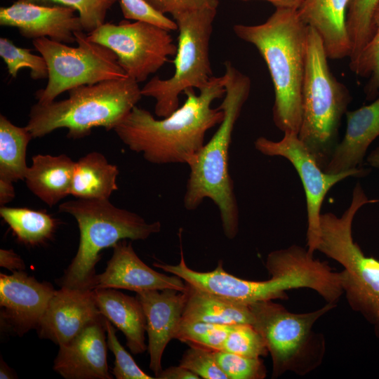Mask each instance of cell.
Instances as JSON below:
<instances>
[{"label":"cell","mask_w":379,"mask_h":379,"mask_svg":"<svg viewBox=\"0 0 379 379\" xmlns=\"http://www.w3.org/2000/svg\"><path fill=\"white\" fill-rule=\"evenodd\" d=\"M199 91L197 95L194 88L186 90L184 104L160 120L135 106L113 130L149 163L189 165L204 145L206 132L223 119V111L211 106L225 94L223 76H213Z\"/></svg>","instance_id":"cell-1"},{"label":"cell","mask_w":379,"mask_h":379,"mask_svg":"<svg viewBox=\"0 0 379 379\" xmlns=\"http://www.w3.org/2000/svg\"><path fill=\"white\" fill-rule=\"evenodd\" d=\"M233 32L239 39L255 47L267 67L274 93V125L283 133L298 134L308 26L298 11L275 8L264 22L236 24Z\"/></svg>","instance_id":"cell-2"},{"label":"cell","mask_w":379,"mask_h":379,"mask_svg":"<svg viewBox=\"0 0 379 379\" xmlns=\"http://www.w3.org/2000/svg\"><path fill=\"white\" fill-rule=\"evenodd\" d=\"M225 94L218 107L224 117L212 138L188 165L190 174L183 198L189 211L197 209L210 199L220 211L223 232L230 239L239 231V208L233 180L229 171V149L234 126L251 88L249 77L230 61L224 62Z\"/></svg>","instance_id":"cell-3"},{"label":"cell","mask_w":379,"mask_h":379,"mask_svg":"<svg viewBox=\"0 0 379 379\" xmlns=\"http://www.w3.org/2000/svg\"><path fill=\"white\" fill-rule=\"evenodd\" d=\"M68 94L65 100L31 107L26 128L33 138L62 128L70 139L86 137L95 127L114 129L142 96L138 82L128 77L79 86Z\"/></svg>","instance_id":"cell-4"},{"label":"cell","mask_w":379,"mask_h":379,"mask_svg":"<svg viewBox=\"0 0 379 379\" xmlns=\"http://www.w3.org/2000/svg\"><path fill=\"white\" fill-rule=\"evenodd\" d=\"M58 210L74 218L80 232L77 254L60 279L61 286L93 290L103 249L124 239L145 240L161 228L159 221L147 222L109 199H77L62 202Z\"/></svg>","instance_id":"cell-5"},{"label":"cell","mask_w":379,"mask_h":379,"mask_svg":"<svg viewBox=\"0 0 379 379\" xmlns=\"http://www.w3.org/2000/svg\"><path fill=\"white\" fill-rule=\"evenodd\" d=\"M322 41L308 26L299 139L322 170L339 143L341 119L352 97L332 73Z\"/></svg>","instance_id":"cell-6"},{"label":"cell","mask_w":379,"mask_h":379,"mask_svg":"<svg viewBox=\"0 0 379 379\" xmlns=\"http://www.w3.org/2000/svg\"><path fill=\"white\" fill-rule=\"evenodd\" d=\"M377 201L368 199L357 182L350 204L341 216L331 212L321 214L317 251L343 266L342 287L347 303L372 326L379 339V260L366 256L352 236L357 213L364 205Z\"/></svg>","instance_id":"cell-7"},{"label":"cell","mask_w":379,"mask_h":379,"mask_svg":"<svg viewBox=\"0 0 379 379\" xmlns=\"http://www.w3.org/2000/svg\"><path fill=\"white\" fill-rule=\"evenodd\" d=\"M248 305L253 316L252 325L263 338L272 358V378L286 372L305 376L321 365L326 339L314 326L337 304L326 302L322 307L306 313L289 312L273 300Z\"/></svg>","instance_id":"cell-8"},{"label":"cell","mask_w":379,"mask_h":379,"mask_svg":"<svg viewBox=\"0 0 379 379\" xmlns=\"http://www.w3.org/2000/svg\"><path fill=\"white\" fill-rule=\"evenodd\" d=\"M217 9H202L173 16L178 37L175 72L166 79L155 76L141 88L142 96L155 100L154 112L166 117L179 107V97L190 88H201L213 76L209 44Z\"/></svg>","instance_id":"cell-9"},{"label":"cell","mask_w":379,"mask_h":379,"mask_svg":"<svg viewBox=\"0 0 379 379\" xmlns=\"http://www.w3.org/2000/svg\"><path fill=\"white\" fill-rule=\"evenodd\" d=\"M74 36L77 47L47 37L32 40L48 69L47 85L35 93L37 102H51L64 91L79 86L127 77L112 50L90 41L84 31L76 32Z\"/></svg>","instance_id":"cell-10"},{"label":"cell","mask_w":379,"mask_h":379,"mask_svg":"<svg viewBox=\"0 0 379 379\" xmlns=\"http://www.w3.org/2000/svg\"><path fill=\"white\" fill-rule=\"evenodd\" d=\"M87 35L90 41L112 50L126 76L138 83L157 72L177 51L169 31L143 22H105Z\"/></svg>","instance_id":"cell-11"},{"label":"cell","mask_w":379,"mask_h":379,"mask_svg":"<svg viewBox=\"0 0 379 379\" xmlns=\"http://www.w3.org/2000/svg\"><path fill=\"white\" fill-rule=\"evenodd\" d=\"M254 146L265 156L285 158L298 174L306 198L307 251L314 255L319 244L321 208L327 193L335 185L349 177L366 176L370 169L362 167L338 173H326L295 133H284L279 141L260 136L255 140Z\"/></svg>","instance_id":"cell-12"},{"label":"cell","mask_w":379,"mask_h":379,"mask_svg":"<svg viewBox=\"0 0 379 379\" xmlns=\"http://www.w3.org/2000/svg\"><path fill=\"white\" fill-rule=\"evenodd\" d=\"M56 290L24 270L0 274V320L6 330L22 336L36 329Z\"/></svg>","instance_id":"cell-13"},{"label":"cell","mask_w":379,"mask_h":379,"mask_svg":"<svg viewBox=\"0 0 379 379\" xmlns=\"http://www.w3.org/2000/svg\"><path fill=\"white\" fill-rule=\"evenodd\" d=\"M76 11L63 5L48 6L18 0L9 6L0 8V25L16 27L27 39L47 37L72 44L76 41L74 33L84 31Z\"/></svg>","instance_id":"cell-14"},{"label":"cell","mask_w":379,"mask_h":379,"mask_svg":"<svg viewBox=\"0 0 379 379\" xmlns=\"http://www.w3.org/2000/svg\"><path fill=\"white\" fill-rule=\"evenodd\" d=\"M59 346L53 370L65 379H112L107 361V332L102 315Z\"/></svg>","instance_id":"cell-15"},{"label":"cell","mask_w":379,"mask_h":379,"mask_svg":"<svg viewBox=\"0 0 379 379\" xmlns=\"http://www.w3.org/2000/svg\"><path fill=\"white\" fill-rule=\"evenodd\" d=\"M101 316L93 290L61 286L51 298L36 330L41 338L60 345Z\"/></svg>","instance_id":"cell-16"},{"label":"cell","mask_w":379,"mask_h":379,"mask_svg":"<svg viewBox=\"0 0 379 379\" xmlns=\"http://www.w3.org/2000/svg\"><path fill=\"white\" fill-rule=\"evenodd\" d=\"M112 248L113 254L105 272L95 277L94 288H119L136 293L166 288L186 291V283L181 277L161 274L147 266L126 239Z\"/></svg>","instance_id":"cell-17"},{"label":"cell","mask_w":379,"mask_h":379,"mask_svg":"<svg viewBox=\"0 0 379 379\" xmlns=\"http://www.w3.org/2000/svg\"><path fill=\"white\" fill-rule=\"evenodd\" d=\"M146 319L149 368L156 377L163 369L162 355L175 337L186 302V292L173 288L136 293Z\"/></svg>","instance_id":"cell-18"},{"label":"cell","mask_w":379,"mask_h":379,"mask_svg":"<svg viewBox=\"0 0 379 379\" xmlns=\"http://www.w3.org/2000/svg\"><path fill=\"white\" fill-rule=\"evenodd\" d=\"M346 129L324 171L338 173L363 167L366 152L379 137V95L371 103L347 111Z\"/></svg>","instance_id":"cell-19"},{"label":"cell","mask_w":379,"mask_h":379,"mask_svg":"<svg viewBox=\"0 0 379 379\" xmlns=\"http://www.w3.org/2000/svg\"><path fill=\"white\" fill-rule=\"evenodd\" d=\"M350 0H304L298 10L301 20L320 36L328 59L348 58L351 46L347 29Z\"/></svg>","instance_id":"cell-20"},{"label":"cell","mask_w":379,"mask_h":379,"mask_svg":"<svg viewBox=\"0 0 379 379\" xmlns=\"http://www.w3.org/2000/svg\"><path fill=\"white\" fill-rule=\"evenodd\" d=\"M93 290L100 314L124 334L131 353L140 354L145 352L146 319L138 298L116 288Z\"/></svg>","instance_id":"cell-21"},{"label":"cell","mask_w":379,"mask_h":379,"mask_svg":"<svg viewBox=\"0 0 379 379\" xmlns=\"http://www.w3.org/2000/svg\"><path fill=\"white\" fill-rule=\"evenodd\" d=\"M74 166L66 154H38L32 157L24 180L35 196L52 207L70 194Z\"/></svg>","instance_id":"cell-22"},{"label":"cell","mask_w":379,"mask_h":379,"mask_svg":"<svg viewBox=\"0 0 379 379\" xmlns=\"http://www.w3.org/2000/svg\"><path fill=\"white\" fill-rule=\"evenodd\" d=\"M186 285V302L181 320L223 325L253 324L249 305L221 298L187 283Z\"/></svg>","instance_id":"cell-23"},{"label":"cell","mask_w":379,"mask_h":379,"mask_svg":"<svg viewBox=\"0 0 379 379\" xmlns=\"http://www.w3.org/2000/svg\"><path fill=\"white\" fill-rule=\"evenodd\" d=\"M117 166L98 152H91L75 162L70 194L77 199H109L118 190Z\"/></svg>","instance_id":"cell-24"},{"label":"cell","mask_w":379,"mask_h":379,"mask_svg":"<svg viewBox=\"0 0 379 379\" xmlns=\"http://www.w3.org/2000/svg\"><path fill=\"white\" fill-rule=\"evenodd\" d=\"M33 138L28 129L0 115V178L16 182L25 179L29 166L27 148Z\"/></svg>","instance_id":"cell-25"},{"label":"cell","mask_w":379,"mask_h":379,"mask_svg":"<svg viewBox=\"0 0 379 379\" xmlns=\"http://www.w3.org/2000/svg\"><path fill=\"white\" fill-rule=\"evenodd\" d=\"M0 215L17 239L27 246L41 245L52 238L58 220L45 211L1 206Z\"/></svg>","instance_id":"cell-26"},{"label":"cell","mask_w":379,"mask_h":379,"mask_svg":"<svg viewBox=\"0 0 379 379\" xmlns=\"http://www.w3.org/2000/svg\"><path fill=\"white\" fill-rule=\"evenodd\" d=\"M379 0H350L347 13V29L351 53L350 62L354 61L373 32V16Z\"/></svg>","instance_id":"cell-27"},{"label":"cell","mask_w":379,"mask_h":379,"mask_svg":"<svg viewBox=\"0 0 379 379\" xmlns=\"http://www.w3.org/2000/svg\"><path fill=\"white\" fill-rule=\"evenodd\" d=\"M373 32L357 58L350 62L351 71L361 77L369 78L364 92L367 100L379 95V4L373 16Z\"/></svg>","instance_id":"cell-28"},{"label":"cell","mask_w":379,"mask_h":379,"mask_svg":"<svg viewBox=\"0 0 379 379\" xmlns=\"http://www.w3.org/2000/svg\"><path fill=\"white\" fill-rule=\"evenodd\" d=\"M232 326L180 320L174 338L187 345L195 344L213 350H222Z\"/></svg>","instance_id":"cell-29"},{"label":"cell","mask_w":379,"mask_h":379,"mask_svg":"<svg viewBox=\"0 0 379 379\" xmlns=\"http://www.w3.org/2000/svg\"><path fill=\"white\" fill-rule=\"evenodd\" d=\"M0 56L13 78L23 67L30 69V77L34 80L48 78V66L42 55L32 53L29 48L18 47L6 38H0Z\"/></svg>","instance_id":"cell-30"},{"label":"cell","mask_w":379,"mask_h":379,"mask_svg":"<svg viewBox=\"0 0 379 379\" xmlns=\"http://www.w3.org/2000/svg\"><path fill=\"white\" fill-rule=\"evenodd\" d=\"M222 350L252 358L266 357L269 353L262 335L248 324L232 326Z\"/></svg>","instance_id":"cell-31"},{"label":"cell","mask_w":379,"mask_h":379,"mask_svg":"<svg viewBox=\"0 0 379 379\" xmlns=\"http://www.w3.org/2000/svg\"><path fill=\"white\" fill-rule=\"evenodd\" d=\"M215 361L228 379H264L267 369L263 361L224 350H215Z\"/></svg>","instance_id":"cell-32"},{"label":"cell","mask_w":379,"mask_h":379,"mask_svg":"<svg viewBox=\"0 0 379 379\" xmlns=\"http://www.w3.org/2000/svg\"><path fill=\"white\" fill-rule=\"evenodd\" d=\"M39 4L51 1L74 8L80 17L84 31L88 34L105 23L107 11L119 0H22Z\"/></svg>","instance_id":"cell-33"},{"label":"cell","mask_w":379,"mask_h":379,"mask_svg":"<svg viewBox=\"0 0 379 379\" xmlns=\"http://www.w3.org/2000/svg\"><path fill=\"white\" fill-rule=\"evenodd\" d=\"M108 348L112 352L115 361L112 373L117 379H154L145 373L133 358L119 343L112 324L105 318Z\"/></svg>","instance_id":"cell-34"},{"label":"cell","mask_w":379,"mask_h":379,"mask_svg":"<svg viewBox=\"0 0 379 379\" xmlns=\"http://www.w3.org/2000/svg\"><path fill=\"white\" fill-rule=\"evenodd\" d=\"M188 346L190 347L183 353L180 361V366L189 369L201 378L228 379L215 361V350L195 344H188Z\"/></svg>","instance_id":"cell-35"},{"label":"cell","mask_w":379,"mask_h":379,"mask_svg":"<svg viewBox=\"0 0 379 379\" xmlns=\"http://www.w3.org/2000/svg\"><path fill=\"white\" fill-rule=\"evenodd\" d=\"M124 17L134 21L149 23L169 32L176 31L174 20L157 10L147 0H119Z\"/></svg>","instance_id":"cell-36"},{"label":"cell","mask_w":379,"mask_h":379,"mask_svg":"<svg viewBox=\"0 0 379 379\" xmlns=\"http://www.w3.org/2000/svg\"><path fill=\"white\" fill-rule=\"evenodd\" d=\"M153 7L164 14L175 15L202 10L217 9L219 0H147Z\"/></svg>","instance_id":"cell-37"},{"label":"cell","mask_w":379,"mask_h":379,"mask_svg":"<svg viewBox=\"0 0 379 379\" xmlns=\"http://www.w3.org/2000/svg\"><path fill=\"white\" fill-rule=\"evenodd\" d=\"M0 266L12 272L23 271L25 269V265L22 258L12 249L0 250Z\"/></svg>","instance_id":"cell-38"},{"label":"cell","mask_w":379,"mask_h":379,"mask_svg":"<svg viewBox=\"0 0 379 379\" xmlns=\"http://www.w3.org/2000/svg\"><path fill=\"white\" fill-rule=\"evenodd\" d=\"M157 379H199L197 374L181 366H170L162 370L156 377Z\"/></svg>","instance_id":"cell-39"},{"label":"cell","mask_w":379,"mask_h":379,"mask_svg":"<svg viewBox=\"0 0 379 379\" xmlns=\"http://www.w3.org/2000/svg\"><path fill=\"white\" fill-rule=\"evenodd\" d=\"M13 182L0 178V205L5 206L12 201L15 197Z\"/></svg>","instance_id":"cell-40"},{"label":"cell","mask_w":379,"mask_h":379,"mask_svg":"<svg viewBox=\"0 0 379 379\" xmlns=\"http://www.w3.org/2000/svg\"><path fill=\"white\" fill-rule=\"evenodd\" d=\"M235 1H253V0H235ZM267 1L273 5L275 8H286L298 11L304 0H258Z\"/></svg>","instance_id":"cell-41"},{"label":"cell","mask_w":379,"mask_h":379,"mask_svg":"<svg viewBox=\"0 0 379 379\" xmlns=\"http://www.w3.org/2000/svg\"><path fill=\"white\" fill-rule=\"evenodd\" d=\"M0 378H18L17 375L15 373V371L12 368H11L2 359H1L0 361Z\"/></svg>","instance_id":"cell-42"}]
</instances>
